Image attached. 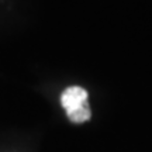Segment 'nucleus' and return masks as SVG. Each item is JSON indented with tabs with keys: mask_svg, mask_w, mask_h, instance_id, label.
Instances as JSON below:
<instances>
[{
	"mask_svg": "<svg viewBox=\"0 0 152 152\" xmlns=\"http://www.w3.org/2000/svg\"><path fill=\"white\" fill-rule=\"evenodd\" d=\"M89 94L83 87L71 86L61 94V104L66 110V115L72 123L80 124L90 118V109L87 104Z\"/></svg>",
	"mask_w": 152,
	"mask_h": 152,
	"instance_id": "nucleus-1",
	"label": "nucleus"
}]
</instances>
